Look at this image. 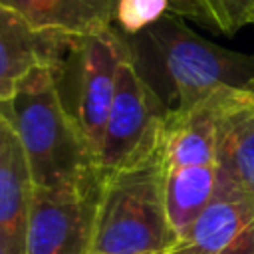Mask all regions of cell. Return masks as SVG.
I'll use <instances>...</instances> for the list:
<instances>
[{
  "label": "cell",
  "mask_w": 254,
  "mask_h": 254,
  "mask_svg": "<svg viewBox=\"0 0 254 254\" xmlns=\"http://www.w3.org/2000/svg\"><path fill=\"white\" fill-rule=\"evenodd\" d=\"M101 179L77 189L34 187L28 254H93Z\"/></svg>",
  "instance_id": "8992f818"
},
{
  "label": "cell",
  "mask_w": 254,
  "mask_h": 254,
  "mask_svg": "<svg viewBox=\"0 0 254 254\" xmlns=\"http://www.w3.org/2000/svg\"><path fill=\"white\" fill-rule=\"evenodd\" d=\"M79 36L36 30L14 10L0 6V99L34 69H56Z\"/></svg>",
  "instance_id": "52a82bcc"
},
{
  "label": "cell",
  "mask_w": 254,
  "mask_h": 254,
  "mask_svg": "<svg viewBox=\"0 0 254 254\" xmlns=\"http://www.w3.org/2000/svg\"><path fill=\"white\" fill-rule=\"evenodd\" d=\"M123 54V36L111 28L93 36H79L65 60L52 71L65 111L73 117L95 155L115 97Z\"/></svg>",
  "instance_id": "277c9868"
},
{
  "label": "cell",
  "mask_w": 254,
  "mask_h": 254,
  "mask_svg": "<svg viewBox=\"0 0 254 254\" xmlns=\"http://www.w3.org/2000/svg\"><path fill=\"white\" fill-rule=\"evenodd\" d=\"M222 254H254V226L244 232L228 250H224Z\"/></svg>",
  "instance_id": "2e32d148"
},
{
  "label": "cell",
  "mask_w": 254,
  "mask_h": 254,
  "mask_svg": "<svg viewBox=\"0 0 254 254\" xmlns=\"http://www.w3.org/2000/svg\"><path fill=\"white\" fill-rule=\"evenodd\" d=\"M254 226V192L218 173V189L167 254H222Z\"/></svg>",
  "instance_id": "ba28073f"
},
{
  "label": "cell",
  "mask_w": 254,
  "mask_h": 254,
  "mask_svg": "<svg viewBox=\"0 0 254 254\" xmlns=\"http://www.w3.org/2000/svg\"><path fill=\"white\" fill-rule=\"evenodd\" d=\"M212 103L218 173L254 192V89L226 87Z\"/></svg>",
  "instance_id": "9c48e42d"
},
{
  "label": "cell",
  "mask_w": 254,
  "mask_h": 254,
  "mask_svg": "<svg viewBox=\"0 0 254 254\" xmlns=\"http://www.w3.org/2000/svg\"><path fill=\"white\" fill-rule=\"evenodd\" d=\"M36 30L93 36L113 28L119 0H0Z\"/></svg>",
  "instance_id": "8fae6325"
},
{
  "label": "cell",
  "mask_w": 254,
  "mask_h": 254,
  "mask_svg": "<svg viewBox=\"0 0 254 254\" xmlns=\"http://www.w3.org/2000/svg\"><path fill=\"white\" fill-rule=\"evenodd\" d=\"M165 115L167 109L143 81L125 48L117 71L115 97L97 153L101 171H121L153 157L161 145Z\"/></svg>",
  "instance_id": "5b68a950"
},
{
  "label": "cell",
  "mask_w": 254,
  "mask_h": 254,
  "mask_svg": "<svg viewBox=\"0 0 254 254\" xmlns=\"http://www.w3.org/2000/svg\"><path fill=\"white\" fill-rule=\"evenodd\" d=\"M169 14L167 0H119L117 20L123 34H137Z\"/></svg>",
  "instance_id": "9a60e30c"
},
{
  "label": "cell",
  "mask_w": 254,
  "mask_h": 254,
  "mask_svg": "<svg viewBox=\"0 0 254 254\" xmlns=\"http://www.w3.org/2000/svg\"><path fill=\"white\" fill-rule=\"evenodd\" d=\"M0 119L18 135L36 189H77L101 179L97 155L65 111L52 69H34L0 99Z\"/></svg>",
  "instance_id": "7a4b0ae2"
},
{
  "label": "cell",
  "mask_w": 254,
  "mask_h": 254,
  "mask_svg": "<svg viewBox=\"0 0 254 254\" xmlns=\"http://www.w3.org/2000/svg\"><path fill=\"white\" fill-rule=\"evenodd\" d=\"M129 60L167 113H185L226 87H252L254 56L222 48L165 14L137 34H121Z\"/></svg>",
  "instance_id": "6da1fadb"
},
{
  "label": "cell",
  "mask_w": 254,
  "mask_h": 254,
  "mask_svg": "<svg viewBox=\"0 0 254 254\" xmlns=\"http://www.w3.org/2000/svg\"><path fill=\"white\" fill-rule=\"evenodd\" d=\"M212 97L190 111L165 115L161 131V155L167 169L216 163Z\"/></svg>",
  "instance_id": "7c38bea8"
},
{
  "label": "cell",
  "mask_w": 254,
  "mask_h": 254,
  "mask_svg": "<svg viewBox=\"0 0 254 254\" xmlns=\"http://www.w3.org/2000/svg\"><path fill=\"white\" fill-rule=\"evenodd\" d=\"M252 89H254V81H252Z\"/></svg>",
  "instance_id": "e0dca14e"
},
{
  "label": "cell",
  "mask_w": 254,
  "mask_h": 254,
  "mask_svg": "<svg viewBox=\"0 0 254 254\" xmlns=\"http://www.w3.org/2000/svg\"><path fill=\"white\" fill-rule=\"evenodd\" d=\"M218 189V167L190 165L167 169L165 175V204L167 216L177 240L192 226L198 214L206 208Z\"/></svg>",
  "instance_id": "4fadbf2b"
},
{
  "label": "cell",
  "mask_w": 254,
  "mask_h": 254,
  "mask_svg": "<svg viewBox=\"0 0 254 254\" xmlns=\"http://www.w3.org/2000/svg\"><path fill=\"white\" fill-rule=\"evenodd\" d=\"M34 183L22 143L0 119V254H28Z\"/></svg>",
  "instance_id": "30bf717a"
},
{
  "label": "cell",
  "mask_w": 254,
  "mask_h": 254,
  "mask_svg": "<svg viewBox=\"0 0 254 254\" xmlns=\"http://www.w3.org/2000/svg\"><path fill=\"white\" fill-rule=\"evenodd\" d=\"M165 175L161 145L139 165L103 171L93 254H167L177 244L167 216Z\"/></svg>",
  "instance_id": "3957f363"
},
{
  "label": "cell",
  "mask_w": 254,
  "mask_h": 254,
  "mask_svg": "<svg viewBox=\"0 0 254 254\" xmlns=\"http://www.w3.org/2000/svg\"><path fill=\"white\" fill-rule=\"evenodd\" d=\"M167 10L226 36L254 24V0H167Z\"/></svg>",
  "instance_id": "5bb4252c"
}]
</instances>
